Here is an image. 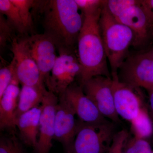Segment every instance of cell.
I'll return each instance as SVG.
<instances>
[{
    "mask_svg": "<svg viewBox=\"0 0 153 153\" xmlns=\"http://www.w3.org/2000/svg\"><path fill=\"white\" fill-rule=\"evenodd\" d=\"M81 73V66L75 52H59L46 86L58 94L64 93Z\"/></svg>",
    "mask_w": 153,
    "mask_h": 153,
    "instance_id": "52a82bcc",
    "label": "cell"
},
{
    "mask_svg": "<svg viewBox=\"0 0 153 153\" xmlns=\"http://www.w3.org/2000/svg\"><path fill=\"white\" fill-rule=\"evenodd\" d=\"M10 153H26L22 143L16 135H14L13 146Z\"/></svg>",
    "mask_w": 153,
    "mask_h": 153,
    "instance_id": "83f0119b",
    "label": "cell"
},
{
    "mask_svg": "<svg viewBox=\"0 0 153 153\" xmlns=\"http://www.w3.org/2000/svg\"><path fill=\"white\" fill-rule=\"evenodd\" d=\"M20 37L37 64L46 85L57 57L56 45L51 38L44 33Z\"/></svg>",
    "mask_w": 153,
    "mask_h": 153,
    "instance_id": "8992f818",
    "label": "cell"
},
{
    "mask_svg": "<svg viewBox=\"0 0 153 153\" xmlns=\"http://www.w3.org/2000/svg\"><path fill=\"white\" fill-rule=\"evenodd\" d=\"M140 6L146 15L149 24L153 26V0H140Z\"/></svg>",
    "mask_w": 153,
    "mask_h": 153,
    "instance_id": "4316f807",
    "label": "cell"
},
{
    "mask_svg": "<svg viewBox=\"0 0 153 153\" xmlns=\"http://www.w3.org/2000/svg\"><path fill=\"white\" fill-rule=\"evenodd\" d=\"M130 123L134 137L146 139L152 133V123L147 113L144 108L138 116Z\"/></svg>",
    "mask_w": 153,
    "mask_h": 153,
    "instance_id": "d6986e66",
    "label": "cell"
},
{
    "mask_svg": "<svg viewBox=\"0 0 153 153\" xmlns=\"http://www.w3.org/2000/svg\"><path fill=\"white\" fill-rule=\"evenodd\" d=\"M81 86L85 95L92 100L104 117L114 122H119V117L115 108L111 77L94 76Z\"/></svg>",
    "mask_w": 153,
    "mask_h": 153,
    "instance_id": "ba28073f",
    "label": "cell"
},
{
    "mask_svg": "<svg viewBox=\"0 0 153 153\" xmlns=\"http://www.w3.org/2000/svg\"><path fill=\"white\" fill-rule=\"evenodd\" d=\"M76 114L63 94L58 95L55 117L54 139L60 143L66 153L74 141L78 128Z\"/></svg>",
    "mask_w": 153,
    "mask_h": 153,
    "instance_id": "30bf717a",
    "label": "cell"
},
{
    "mask_svg": "<svg viewBox=\"0 0 153 153\" xmlns=\"http://www.w3.org/2000/svg\"><path fill=\"white\" fill-rule=\"evenodd\" d=\"M16 73V66L13 59L10 64L0 69V98L10 84Z\"/></svg>",
    "mask_w": 153,
    "mask_h": 153,
    "instance_id": "603a6c76",
    "label": "cell"
},
{
    "mask_svg": "<svg viewBox=\"0 0 153 153\" xmlns=\"http://www.w3.org/2000/svg\"><path fill=\"white\" fill-rule=\"evenodd\" d=\"M115 19L132 31L134 36L133 44L136 45L145 42L149 36L150 29L152 27L140 7V1L137 4L126 9Z\"/></svg>",
    "mask_w": 153,
    "mask_h": 153,
    "instance_id": "9a60e30c",
    "label": "cell"
},
{
    "mask_svg": "<svg viewBox=\"0 0 153 153\" xmlns=\"http://www.w3.org/2000/svg\"><path fill=\"white\" fill-rule=\"evenodd\" d=\"M62 94L71 104L79 121L90 124L107 121L92 100L85 95L81 85L73 83Z\"/></svg>",
    "mask_w": 153,
    "mask_h": 153,
    "instance_id": "4fadbf2b",
    "label": "cell"
},
{
    "mask_svg": "<svg viewBox=\"0 0 153 153\" xmlns=\"http://www.w3.org/2000/svg\"><path fill=\"white\" fill-rule=\"evenodd\" d=\"M152 153H153V151H152Z\"/></svg>",
    "mask_w": 153,
    "mask_h": 153,
    "instance_id": "4dcf8cb0",
    "label": "cell"
},
{
    "mask_svg": "<svg viewBox=\"0 0 153 153\" xmlns=\"http://www.w3.org/2000/svg\"><path fill=\"white\" fill-rule=\"evenodd\" d=\"M129 133L123 129L116 133L108 153H126V143L129 138Z\"/></svg>",
    "mask_w": 153,
    "mask_h": 153,
    "instance_id": "d4e9b609",
    "label": "cell"
},
{
    "mask_svg": "<svg viewBox=\"0 0 153 153\" xmlns=\"http://www.w3.org/2000/svg\"><path fill=\"white\" fill-rule=\"evenodd\" d=\"M58 97L47 90L41 103L38 143L36 153H49L55 135V117Z\"/></svg>",
    "mask_w": 153,
    "mask_h": 153,
    "instance_id": "7c38bea8",
    "label": "cell"
},
{
    "mask_svg": "<svg viewBox=\"0 0 153 153\" xmlns=\"http://www.w3.org/2000/svg\"><path fill=\"white\" fill-rule=\"evenodd\" d=\"M15 31L5 17L0 13V48L1 51L5 47L8 41H12L16 36H14Z\"/></svg>",
    "mask_w": 153,
    "mask_h": 153,
    "instance_id": "cb8c5ba5",
    "label": "cell"
},
{
    "mask_svg": "<svg viewBox=\"0 0 153 153\" xmlns=\"http://www.w3.org/2000/svg\"><path fill=\"white\" fill-rule=\"evenodd\" d=\"M105 4V1L100 18V30L111 75L117 74L126 58L130 46L134 43V36L129 28L109 13Z\"/></svg>",
    "mask_w": 153,
    "mask_h": 153,
    "instance_id": "3957f363",
    "label": "cell"
},
{
    "mask_svg": "<svg viewBox=\"0 0 153 153\" xmlns=\"http://www.w3.org/2000/svg\"><path fill=\"white\" fill-rule=\"evenodd\" d=\"M82 16L94 13L102 10L105 1L74 0Z\"/></svg>",
    "mask_w": 153,
    "mask_h": 153,
    "instance_id": "484cf974",
    "label": "cell"
},
{
    "mask_svg": "<svg viewBox=\"0 0 153 153\" xmlns=\"http://www.w3.org/2000/svg\"><path fill=\"white\" fill-rule=\"evenodd\" d=\"M139 2V0H108L105 1V4L109 13L116 18L126 9Z\"/></svg>",
    "mask_w": 153,
    "mask_h": 153,
    "instance_id": "7402d4cb",
    "label": "cell"
},
{
    "mask_svg": "<svg viewBox=\"0 0 153 153\" xmlns=\"http://www.w3.org/2000/svg\"><path fill=\"white\" fill-rule=\"evenodd\" d=\"M47 90V88L43 89L34 86L22 85L16 111V121L19 117L23 114L41 105L44 94Z\"/></svg>",
    "mask_w": 153,
    "mask_h": 153,
    "instance_id": "e0dca14e",
    "label": "cell"
},
{
    "mask_svg": "<svg viewBox=\"0 0 153 153\" xmlns=\"http://www.w3.org/2000/svg\"><path fill=\"white\" fill-rule=\"evenodd\" d=\"M42 15L44 34L59 52H75L84 17L74 0L38 1L34 7Z\"/></svg>",
    "mask_w": 153,
    "mask_h": 153,
    "instance_id": "6da1fadb",
    "label": "cell"
},
{
    "mask_svg": "<svg viewBox=\"0 0 153 153\" xmlns=\"http://www.w3.org/2000/svg\"><path fill=\"white\" fill-rule=\"evenodd\" d=\"M119 70V79L128 86L147 90L153 88V58L150 52L128 57Z\"/></svg>",
    "mask_w": 153,
    "mask_h": 153,
    "instance_id": "5b68a950",
    "label": "cell"
},
{
    "mask_svg": "<svg viewBox=\"0 0 153 153\" xmlns=\"http://www.w3.org/2000/svg\"><path fill=\"white\" fill-rule=\"evenodd\" d=\"M16 7L24 22L28 33L32 32L34 29V22L32 9H34L37 1L33 0H11Z\"/></svg>",
    "mask_w": 153,
    "mask_h": 153,
    "instance_id": "ffe728a7",
    "label": "cell"
},
{
    "mask_svg": "<svg viewBox=\"0 0 153 153\" xmlns=\"http://www.w3.org/2000/svg\"><path fill=\"white\" fill-rule=\"evenodd\" d=\"M102 10L83 16L84 21L77 41L76 55L81 66L79 77L81 86L94 76H111L100 30Z\"/></svg>",
    "mask_w": 153,
    "mask_h": 153,
    "instance_id": "7a4b0ae2",
    "label": "cell"
},
{
    "mask_svg": "<svg viewBox=\"0 0 153 153\" xmlns=\"http://www.w3.org/2000/svg\"><path fill=\"white\" fill-rule=\"evenodd\" d=\"M147 91L149 92V96L150 105L151 109L153 114V88Z\"/></svg>",
    "mask_w": 153,
    "mask_h": 153,
    "instance_id": "f1b7e54d",
    "label": "cell"
},
{
    "mask_svg": "<svg viewBox=\"0 0 153 153\" xmlns=\"http://www.w3.org/2000/svg\"><path fill=\"white\" fill-rule=\"evenodd\" d=\"M20 83L15 74L12 82L0 98V129L10 130L12 133L16 128V111L18 107L20 89Z\"/></svg>",
    "mask_w": 153,
    "mask_h": 153,
    "instance_id": "5bb4252c",
    "label": "cell"
},
{
    "mask_svg": "<svg viewBox=\"0 0 153 153\" xmlns=\"http://www.w3.org/2000/svg\"><path fill=\"white\" fill-rule=\"evenodd\" d=\"M115 132L114 126L106 121L98 124L78 122V128L67 153H108Z\"/></svg>",
    "mask_w": 153,
    "mask_h": 153,
    "instance_id": "277c9868",
    "label": "cell"
},
{
    "mask_svg": "<svg viewBox=\"0 0 153 153\" xmlns=\"http://www.w3.org/2000/svg\"><path fill=\"white\" fill-rule=\"evenodd\" d=\"M0 13L6 17L19 37L29 35L19 10L11 0H0Z\"/></svg>",
    "mask_w": 153,
    "mask_h": 153,
    "instance_id": "ac0fdd59",
    "label": "cell"
},
{
    "mask_svg": "<svg viewBox=\"0 0 153 153\" xmlns=\"http://www.w3.org/2000/svg\"><path fill=\"white\" fill-rule=\"evenodd\" d=\"M125 151L126 153H152L153 150L147 139L134 136L128 140Z\"/></svg>",
    "mask_w": 153,
    "mask_h": 153,
    "instance_id": "44dd1931",
    "label": "cell"
},
{
    "mask_svg": "<svg viewBox=\"0 0 153 153\" xmlns=\"http://www.w3.org/2000/svg\"><path fill=\"white\" fill-rule=\"evenodd\" d=\"M111 76L116 111L119 117L131 123L138 116L143 108L140 97L135 91L137 88L121 82L117 74Z\"/></svg>",
    "mask_w": 153,
    "mask_h": 153,
    "instance_id": "8fae6325",
    "label": "cell"
},
{
    "mask_svg": "<svg viewBox=\"0 0 153 153\" xmlns=\"http://www.w3.org/2000/svg\"><path fill=\"white\" fill-rule=\"evenodd\" d=\"M150 53L151 54V55H152V57L153 58V51H152V52H150Z\"/></svg>",
    "mask_w": 153,
    "mask_h": 153,
    "instance_id": "f546056e",
    "label": "cell"
},
{
    "mask_svg": "<svg viewBox=\"0 0 153 153\" xmlns=\"http://www.w3.org/2000/svg\"><path fill=\"white\" fill-rule=\"evenodd\" d=\"M11 50L16 66V74L22 85L46 88L37 64L30 56L20 37L11 41Z\"/></svg>",
    "mask_w": 153,
    "mask_h": 153,
    "instance_id": "9c48e42d",
    "label": "cell"
},
{
    "mask_svg": "<svg viewBox=\"0 0 153 153\" xmlns=\"http://www.w3.org/2000/svg\"><path fill=\"white\" fill-rule=\"evenodd\" d=\"M42 106L36 107L20 116L16 121L22 142L36 151L38 145Z\"/></svg>",
    "mask_w": 153,
    "mask_h": 153,
    "instance_id": "2e32d148",
    "label": "cell"
}]
</instances>
